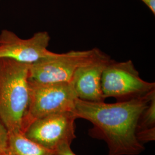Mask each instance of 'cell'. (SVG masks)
<instances>
[{"label": "cell", "instance_id": "9c48e42d", "mask_svg": "<svg viewBox=\"0 0 155 155\" xmlns=\"http://www.w3.org/2000/svg\"><path fill=\"white\" fill-rule=\"evenodd\" d=\"M8 152L12 155H55L56 151L36 143L20 131L9 132Z\"/></svg>", "mask_w": 155, "mask_h": 155}, {"label": "cell", "instance_id": "5bb4252c", "mask_svg": "<svg viewBox=\"0 0 155 155\" xmlns=\"http://www.w3.org/2000/svg\"><path fill=\"white\" fill-rule=\"evenodd\" d=\"M0 155H12L9 152H8V150L6 152H5V153H1V154H0Z\"/></svg>", "mask_w": 155, "mask_h": 155}, {"label": "cell", "instance_id": "52a82bcc", "mask_svg": "<svg viewBox=\"0 0 155 155\" xmlns=\"http://www.w3.org/2000/svg\"><path fill=\"white\" fill-rule=\"evenodd\" d=\"M50 39L46 31L23 39L11 31L3 29L0 32V59H11L29 65L36 63L55 54L48 50Z\"/></svg>", "mask_w": 155, "mask_h": 155}, {"label": "cell", "instance_id": "8992f818", "mask_svg": "<svg viewBox=\"0 0 155 155\" xmlns=\"http://www.w3.org/2000/svg\"><path fill=\"white\" fill-rule=\"evenodd\" d=\"M77 118L73 112L51 114L32 121L22 132L28 139L56 151L63 145H70L76 138Z\"/></svg>", "mask_w": 155, "mask_h": 155}, {"label": "cell", "instance_id": "7a4b0ae2", "mask_svg": "<svg viewBox=\"0 0 155 155\" xmlns=\"http://www.w3.org/2000/svg\"><path fill=\"white\" fill-rule=\"evenodd\" d=\"M29 64L0 59V119L9 132L22 131L29 104Z\"/></svg>", "mask_w": 155, "mask_h": 155}, {"label": "cell", "instance_id": "30bf717a", "mask_svg": "<svg viewBox=\"0 0 155 155\" xmlns=\"http://www.w3.org/2000/svg\"><path fill=\"white\" fill-rule=\"evenodd\" d=\"M155 97L150 101L138 122L136 136L141 144L155 140Z\"/></svg>", "mask_w": 155, "mask_h": 155}, {"label": "cell", "instance_id": "6da1fadb", "mask_svg": "<svg viewBox=\"0 0 155 155\" xmlns=\"http://www.w3.org/2000/svg\"><path fill=\"white\" fill-rule=\"evenodd\" d=\"M155 97V90L148 94L114 104L91 102L77 98L74 113L77 118L91 122L93 137L105 141L109 155H138L144 148L137 138L139 119L150 101Z\"/></svg>", "mask_w": 155, "mask_h": 155}, {"label": "cell", "instance_id": "7c38bea8", "mask_svg": "<svg viewBox=\"0 0 155 155\" xmlns=\"http://www.w3.org/2000/svg\"><path fill=\"white\" fill-rule=\"evenodd\" d=\"M55 155H76L70 148V145H63L56 150Z\"/></svg>", "mask_w": 155, "mask_h": 155}, {"label": "cell", "instance_id": "8fae6325", "mask_svg": "<svg viewBox=\"0 0 155 155\" xmlns=\"http://www.w3.org/2000/svg\"><path fill=\"white\" fill-rule=\"evenodd\" d=\"M9 131L0 119V154L8 150Z\"/></svg>", "mask_w": 155, "mask_h": 155}, {"label": "cell", "instance_id": "277c9868", "mask_svg": "<svg viewBox=\"0 0 155 155\" xmlns=\"http://www.w3.org/2000/svg\"><path fill=\"white\" fill-rule=\"evenodd\" d=\"M101 88L105 99L114 97L129 100L155 90V83L143 80L131 60L117 62L112 59L103 72Z\"/></svg>", "mask_w": 155, "mask_h": 155}, {"label": "cell", "instance_id": "ba28073f", "mask_svg": "<svg viewBox=\"0 0 155 155\" xmlns=\"http://www.w3.org/2000/svg\"><path fill=\"white\" fill-rule=\"evenodd\" d=\"M110 56L101 50L90 61L79 67L71 83L78 98L91 102H104L101 80L103 72L110 61Z\"/></svg>", "mask_w": 155, "mask_h": 155}, {"label": "cell", "instance_id": "5b68a950", "mask_svg": "<svg viewBox=\"0 0 155 155\" xmlns=\"http://www.w3.org/2000/svg\"><path fill=\"white\" fill-rule=\"evenodd\" d=\"M100 51L98 48L70 51L57 54L29 65V82L37 84L70 83L75 71L90 61Z\"/></svg>", "mask_w": 155, "mask_h": 155}, {"label": "cell", "instance_id": "3957f363", "mask_svg": "<svg viewBox=\"0 0 155 155\" xmlns=\"http://www.w3.org/2000/svg\"><path fill=\"white\" fill-rule=\"evenodd\" d=\"M29 104L24 129L29 123L39 118L63 112L74 113L78 97L71 82H29Z\"/></svg>", "mask_w": 155, "mask_h": 155}, {"label": "cell", "instance_id": "4fadbf2b", "mask_svg": "<svg viewBox=\"0 0 155 155\" xmlns=\"http://www.w3.org/2000/svg\"><path fill=\"white\" fill-rule=\"evenodd\" d=\"M147 6L151 12L155 14V0H141Z\"/></svg>", "mask_w": 155, "mask_h": 155}]
</instances>
